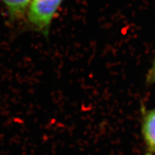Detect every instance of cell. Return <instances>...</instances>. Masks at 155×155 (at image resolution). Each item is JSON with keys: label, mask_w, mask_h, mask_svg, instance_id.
I'll return each mask as SVG.
<instances>
[{"label": "cell", "mask_w": 155, "mask_h": 155, "mask_svg": "<svg viewBox=\"0 0 155 155\" xmlns=\"http://www.w3.org/2000/svg\"><path fill=\"white\" fill-rule=\"evenodd\" d=\"M63 0H31L28 21L35 31L48 36L52 21Z\"/></svg>", "instance_id": "1"}, {"label": "cell", "mask_w": 155, "mask_h": 155, "mask_svg": "<svg viewBox=\"0 0 155 155\" xmlns=\"http://www.w3.org/2000/svg\"><path fill=\"white\" fill-rule=\"evenodd\" d=\"M5 5L12 20L22 18L28 12L31 0H1Z\"/></svg>", "instance_id": "3"}, {"label": "cell", "mask_w": 155, "mask_h": 155, "mask_svg": "<svg viewBox=\"0 0 155 155\" xmlns=\"http://www.w3.org/2000/svg\"><path fill=\"white\" fill-rule=\"evenodd\" d=\"M146 82L150 85L155 83V59L147 75Z\"/></svg>", "instance_id": "4"}, {"label": "cell", "mask_w": 155, "mask_h": 155, "mask_svg": "<svg viewBox=\"0 0 155 155\" xmlns=\"http://www.w3.org/2000/svg\"><path fill=\"white\" fill-rule=\"evenodd\" d=\"M141 132L144 144V155H155V108L142 110Z\"/></svg>", "instance_id": "2"}]
</instances>
